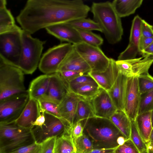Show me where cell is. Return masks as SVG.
I'll list each match as a JSON object with an SVG mask.
<instances>
[{
	"instance_id": "cell-1",
	"label": "cell",
	"mask_w": 153,
	"mask_h": 153,
	"mask_svg": "<svg viewBox=\"0 0 153 153\" xmlns=\"http://www.w3.org/2000/svg\"><path fill=\"white\" fill-rule=\"evenodd\" d=\"M90 10L81 0H28L16 19L31 35L54 25L86 18Z\"/></svg>"
},
{
	"instance_id": "cell-2",
	"label": "cell",
	"mask_w": 153,
	"mask_h": 153,
	"mask_svg": "<svg viewBox=\"0 0 153 153\" xmlns=\"http://www.w3.org/2000/svg\"><path fill=\"white\" fill-rule=\"evenodd\" d=\"M83 133L94 149H115L127 140L109 119L94 116L82 120Z\"/></svg>"
},
{
	"instance_id": "cell-3",
	"label": "cell",
	"mask_w": 153,
	"mask_h": 153,
	"mask_svg": "<svg viewBox=\"0 0 153 153\" xmlns=\"http://www.w3.org/2000/svg\"><path fill=\"white\" fill-rule=\"evenodd\" d=\"M91 10L94 21L100 27L108 42L114 44L121 39L123 29L121 18L109 1L92 3Z\"/></svg>"
},
{
	"instance_id": "cell-4",
	"label": "cell",
	"mask_w": 153,
	"mask_h": 153,
	"mask_svg": "<svg viewBox=\"0 0 153 153\" xmlns=\"http://www.w3.org/2000/svg\"><path fill=\"white\" fill-rule=\"evenodd\" d=\"M35 142L31 129L22 127L15 122L0 123V153H10Z\"/></svg>"
},
{
	"instance_id": "cell-5",
	"label": "cell",
	"mask_w": 153,
	"mask_h": 153,
	"mask_svg": "<svg viewBox=\"0 0 153 153\" xmlns=\"http://www.w3.org/2000/svg\"><path fill=\"white\" fill-rule=\"evenodd\" d=\"M31 35L22 30V50L18 68L26 74H32L38 67L46 43Z\"/></svg>"
},
{
	"instance_id": "cell-6",
	"label": "cell",
	"mask_w": 153,
	"mask_h": 153,
	"mask_svg": "<svg viewBox=\"0 0 153 153\" xmlns=\"http://www.w3.org/2000/svg\"><path fill=\"white\" fill-rule=\"evenodd\" d=\"M24 74L18 67L0 62V101L27 91Z\"/></svg>"
},
{
	"instance_id": "cell-7",
	"label": "cell",
	"mask_w": 153,
	"mask_h": 153,
	"mask_svg": "<svg viewBox=\"0 0 153 153\" xmlns=\"http://www.w3.org/2000/svg\"><path fill=\"white\" fill-rule=\"evenodd\" d=\"M22 30L0 34V62L18 67L22 50Z\"/></svg>"
},
{
	"instance_id": "cell-8",
	"label": "cell",
	"mask_w": 153,
	"mask_h": 153,
	"mask_svg": "<svg viewBox=\"0 0 153 153\" xmlns=\"http://www.w3.org/2000/svg\"><path fill=\"white\" fill-rule=\"evenodd\" d=\"M45 115L44 124L40 127L33 126L31 129L36 142L41 143L49 138L56 137L57 138L67 134L71 135V126L68 122L46 112Z\"/></svg>"
},
{
	"instance_id": "cell-9",
	"label": "cell",
	"mask_w": 153,
	"mask_h": 153,
	"mask_svg": "<svg viewBox=\"0 0 153 153\" xmlns=\"http://www.w3.org/2000/svg\"><path fill=\"white\" fill-rule=\"evenodd\" d=\"M73 47V44L67 42L48 49L41 57L38 66L39 70L47 74L57 72L60 65Z\"/></svg>"
},
{
	"instance_id": "cell-10",
	"label": "cell",
	"mask_w": 153,
	"mask_h": 153,
	"mask_svg": "<svg viewBox=\"0 0 153 153\" xmlns=\"http://www.w3.org/2000/svg\"><path fill=\"white\" fill-rule=\"evenodd\" d=\"M73 45L89 66L91 71L102 72L108 68L110 58L105 55L100 47L88 45L83 42Z\"/></svg>"
},
{
	"instance_id": "cell-11",
	"label": "cell",
	"mask_w": 153,
	"mask_h": 153,
	"mask_svg": "<svg viewBox=\"0 0 153 153\" xmlns=\"http://www.w3.org/2000/svg\"><path fill=\"white\" fill-rule=\"evenodd\" d=\"M29 99L27 91L0 101V123L15 122Z\"/></svg>"
},
{
	"instance_id": "cell-12",
	"label": "cell",
	"mask_w": 153,
	"mask_h": 153,
	"mask_svg": "<svg viewBox=\"0 0 153 153\" xmlns=\"http://www.w3.org/2000/svg\"><path fill=\"white\" fill-rule=\"evenodd\" d=\"M153 63V56L144 55L142 56L125 60L116 61L119 73L127 78L138 77L149 73V70Z\"/></svg>"
},
{
	"instance_id": "cell-13",
	"label": "cell",
	"mask_w": 153,
	"mask_h": 153,
	"mask_svg": "<svg viewBox=\"0 0 153 153\" xmlns=\"http://www.w3.org/2000/svg\"><path fill=\"white\" fill-rule=\"evenodd\" d=\"M140 95L137 77L128 78L124 111L130 121L135 120L138 115Z\"/></svg>"
},
{
	"instance_id": "cell-14",
	"label": "cell",
	"mask_w": 153,
	"mask_h": 153,
	"mask_svg": "<svg viewBox=\"0 0 153 153\" xmlns=\"http://www.w3.org/2000/svg\"><path fill=\"white\" fill-rule=\"evenodd\" d=\"M90 101L95 116L109 119L117 110L108 91L101 88Z\"/></svg>"
},
{
	"instance_id": "cell-15",
	"label": "cell",
	"mask_w": 153,
	"mask_h": 153,
	"mask_svg": "<svg viewBox=\"0 0 153 153\" xmlns=\"http://www.w3.org/2000/svg\"><path fill=\"white\" fill-rule=\"evenodd\" d=\"M142 19L138 16L133 19L131 27L128 45L118 57V60H125L136 58L139 53V45L141 36V27Z\"/></svg>"
},
{
	"instance_id": "cell-16",
	"label": "cell",
	"mask_w": 153,
	"mask_h": 153,
	"mask_svg": "<svg viewBox=\"0 0 153 153\" xmlns=\"http://www.w3.org/2000/svg\"><path fill=\"white\" fill-rule=\"evenodd\" d=\"M69 92L68 83L56 72L50 74L47 91L40 100L50 101L59 105Z\"/></svg>"
},
{
	"instance_id": "cell-17",
	"label": "cell",
	"mask_w": 153,
	"mask_h": 153,
	"mask_svg": "<svg viewBox=\"0 0 153 153\" xmlns=\"http://www.w3.org/2000/svg\"><path fill=\"white\" fill-rule=\"evenodd\" d=\"M49 34L61 41L73 45L82 42L76 29L67 23L54 25L45 28Z\"/></svg>"
},
{
	"instance_id": "cell-18",
	"label": "cell",
	"mask_w": 153,
	"mask_h": 153,
	"mask_svg": "<svg viewBox=\"0 0 153 153\" xmlns=\"http://www.w3.org/2000/svg\"><path fill=\"white\" fill-rule=\"evenodd\" d=\"M119 74L116 60L112 58H110L109 65L104 71L100 72L91 71L88 73L100 88L107 91L114 85Z\"/></svg>"
},
{
	"instance_id": "cell-19",
	"label": "cell",
	"mask_w": 153,
	"mask_h": 153,
	"mask_svg": "<svg viewBox=\"0 0 153 153\" xmlns=\"http://www.w3.org/2000/svg\"><path fill=\"white\" fill-rule=\"evenodd\" d=\"M68 70L79 71L86 74H88L91 71L90 67L76 51L74 45L60 65L58 72Z\"/></svg>"
},
{
	"instance_id": "cell-20",
	"label": "cell",
	"mask_w": 153,
	"mask_h": 153,
	"mask_svg": "<svg viewBox=\"0 0 153 153\" xmlns=\"http://www.w3.org/2000/svg\"><path fill=\"white\" fill-rule=\"evenodd\" d=\"M41 112L38 100L29 98L21 114L15 122L22 127L31 129L33 127V123Z\"/></svg>"
},
{
	"instance_id": "cell-21",
	"label": "cell",
	"mask_w": 153,
	"mask_h": 153,
	"mask_svg": "<svg viewBox=\"0 0 153 153\" xmlns=\"http://www.w3.org/2000/svg\"><path fill=\"white\" fill-rule=\"evenodd\" d=\"M128 78L119 73L114 85L108 91L117 110L124 111Z\"/></svg>"
},
{
	"instance_id": "cell-22",
	"label": "cell",
	"mask_w": 153,
	"mask_h": 153,
	"mask_svg": "<svg viewBox=\"0 0 153 153\" xmlns=\"http://www.w3.org/2000/svg\"><path fill=\"white\" fill-rule=\"evenodd\" d=\"M80 99L75 94L70 91L59 104L61 118L68 122L71 127L74 123L77 106Z\"/></svg>"
},
{
	"instance_id": "cell-23",
	"label": "cell",
	"mask_w": 153,
	"mask_h": 153,
	"mask_svg": "<svg viewBox=\"0 0 153 153\" xmlns=\"http://www.w3.org/2000/svg\"><path fill=\"white\" fill-rule=\"evenodd\" d=\"M50 74L40 75L33 79L28 90L29 98L38 100L46 94L48 88Z\"/></svg>"
},
{
	"instance_id": "cell-24",
	"label": "cell",
	"mask_w": 153,
	"mask_h": 153,
	"mask_svg": "<svg viewBox=\"0 0 153 153\" xmlns=\"http://www.w3.org/2000/svg\"><path fill=\"white\" fill-rule=\"evenodd\" d=\"M143 0H115L111 2L118 16L121 18L134 13L141 5Z\"/></svg>"
},
{
	"instance_id": "cell-25",
	"label": "cell",
	"mask_w": 153,
	"mask_h": 153,
	"mask_svg": "<svg viewBox=\"0 0 153 153\" xmlns=\"http://www.w3.org/2000/svg\"><path fill=\"white\" fill-rule=\"evenodd\" d=\"M151 114V111H149L138 115L134 120L137 130L146 143L149 142L153 128Z\"/></svg>"
},
{
	"instance_id": "cell-26",
	"label": "cell",
	"mask_w": 153,
	"mask_h": 153,
	"mask_svg": "<svg viewBox=\"0 0 153 153\" xmlns=\"http://www.w3.org/2000/svg\"><path fill=\"white\" fill-rule=\"evenodd\" d=\"M109 119L127 140L130 138L131 121L124 111L117 110Z\"/></svg>"
},
{
	"instance_id": "cell-27",
	"label": "cell",
	"mask_w": 153,
	"mask_h": 153,
	"mask_svg": "<svg viewBox=\"0 0 153 153\" xmlns=\"http://www.w3.org/2000/svg\"><path fill=\"white\" fill-rule=\"evenodd\" d=\"M14 19L6 5L0 7V34L20 30Z\"/></svg>"
},
{
	"instance_id": "cell-28",
	"label": "cell",
	"mask_w": 153,
	"mask_h": 153,
	"mask_svg": "<svg viewBox=\"0 0 153 153\" xmlns=\"http://www.w3.org/2000/svg\"><path fill=\"white\" fill-rule=\"evenodd\" d=\"M94 116L90 100L80 97L77 106L74 124L79 121Z\"/></svg>"
},
{
	"instance_id": "cell-29",
	"label": "cell",
	"mask_w": 153,
	"mask_h": 153,
	"mask_svg": "<svg viewBox=\"0 0 153 153\" xmlns=\"http://www.w3.org/2000/svg\"><path fill=\"white\" fill-rule=\"evenodd\" d=\"M75 152L74 143L71 135H64L56 139L54 153H73Z\"/></svg>"
},
{
	"instance_id": "cell-30",
	"label": "cell",
	"mask_w": 153,
	"mask_h": 153,
	"mask_svg": "<svg viewBox=\"0 0 153 153\" xmlns=\"http://www.w3.org/2000/svg\"><path fill=\"white\" fill-rule=\"evenodd\" d=\"M67 23L76 29L91 31L95 30L101 32L98 24L94 20L89 18H80Z\"/></svg>"
},
{
	"instance_id": "cell-31",
	"label": "cell",
	"mask_w": 153,
	"mask_h": 153,
	"mask_svg": "<svg viewBox=\"0 0 153 153\" xmlns=\"http://www.w3.org/2000/svg\"><path fill=\"white\" fill-rule=\"evenodd\" d=\"M76 29L83 42L88 45L99 47L102 44L103 40L99 35L94 33L91 31Z\"/></svg>"
},
{
	"instance_id": "cell-32",
	"label": "cell",
	"mask_w": 153,
	"mask_h": 153,
	"mask_svg": "<svg viewBox=\"0 0 153 153\" xmlns=\"http://www.w3.org/2000/svg\"><path fill=\"white\" fill-rule=\"evenodd\" d=\"M100 88L97 85L88 84L80 87L72 92L80 98L90 100L99 92Z\"/></svg>"
},
{
	"instance_id": "cell-33",
	"label": "cell",
	"mask_w": 153,
	"mask_h": 153,
	"mask_svg": "<svg viewBox=\"0 0 153 153\" xmlns=\"http://www.w3.org/2000/svg\"><path fill=\"white\" fill-rule=\"evenodd\" d=\"M153 109V90L141 94L138 115L151 111Z\"/></svg>"
},
{
	"instance_id": "cell-34",
	"label": "cell",
	"mask_w": 153,
	"mask_h": 153,
	"mask_svg": "<svg viewBox=\"0 0 153 153\" xmlns=\"http://www.w3.org/2000/svg\"><path fill=\"white\" fill-rule=\"evenodd\" d=\"M131 121L130 139L137 147L140 152L147 149L146 144L144 141L137 128L134 120Z\"/></svg>"
},
{
	"instance_id": "cell-35",
	"label": "cell",
	"mask_w": 153,
	"mask_h": 153,
	"mask_svg": "<svg viewBox=\"0 0 153 153\" xmlns=\"http://www.w3.org/2000/svg\"><path fill=\"white\" fill-rule=\"evenodd\" d=\"M76 153H88L94 149L93 143L86 135H83L74 141Z\"/></svg>"
},
{
	"instance_id": "cell-36",
	"label": "cell",
	"mask_w": 153,
	"mask_h": 153,
	"mask_svg": "<svg viewBox=\"0 0 153 153\" xmlns=\"http://www.w3.org/2000/svg\"><path fill=\"white\" fill-rule=\"evenodd\" d=\"M88 84L98 85L88 74L79 76L68 83L70 91L71 92H74L80 87Z\"/></svg>"
},
{
	"instance_id": "cell-37",
	"label": "cell",
	"mask_w": 153,
	"mask_h": 153,
	"mask_svg": "<svg viewBox=\"0 0 153 153\" xmlns=\"http://www.w3.org/2000/svg\"><path fill=\"white\" fill-rule=\"evenodd\" d=\"M38 101L41 111L61 118L59 104L50 101L43 99L39 100Z\"/></svg>"
},
{
	"instance_id": "cell-38",
	"label": "cell",
	"mask_w": 153,
	"mask_h": 153,
	"mask_svg": "<svg viewBox=\"0 0 153 153\" xmlns=\"http://www.w3.org/2000/svg\"><path fill=\"white\" fill-rule=\"evenodd\" d=\"M139 91L141 94L153 90V77L149 73L137 77Z\"/></svg>"
},
{
	"instance_id": "cell-39",
	"label": "cell",
	"mask_w": 153,
	"mask_h": 153,
	"mask_svg": "<svg viewBox=\"0 0 153 153\" xmlns=\"http://www.w3.org/2000/svg\"><path fill=\"white\" fill-rule=\"evenodd\" d=\"M140 152L133 142L129 138L115 149L114 153H139Z\"/></svg>"
},
{
	"instance_id": "cell-40",
	"label": "cell",
	"mask_w": 153,
	"mask_h": 153,
	"mask_svg": "<svg viewBox=\"0 0 153 153\" xmlns=\"http://www.w3.org/2000/svg\"><path fill=\"white\" fill-rule=\"evenodd\" d=\"M42 144L36 142L26 146L12 152L10 153H39Z\"/></svg>"
},
{
	"instance_id": "cell-41",
	"label": "cell",
	"mask_w": 153,
	"mask_h": 153,
	"mask_svg": "<svg viewBox=\"0 0 153 153\" xmlns=\"http://www.w3.org/2000/svg\"><path fill=\"white\" fill-rule=\"evenodd\" d=\"M56 137L49 138L43 142L39 153H54Z\"/></svg>"
},
{
	"instance_id": "cell-42",
	"label": "cell",
	"mask_w": 153,
	"mask_h": 153,
	"mask_svg": "<svg viewBox=\"0 0 153 153\" xmlns=\"http://www.w3.org/2000/svg\"><path fill=\"white\" fill-rule=\"evenodd\" d=\"M82 120L76 123L71 127V136L74 142L78 138L83 135V125Z\"/></svg>"
},
{
	"instance_id": "cell-43",
	"label": "cell",
	"mask_w": 153,
	"mask_h": 153,
	"mask_svg": "<svg viewBox=\"0 0 153 153\" xmlns=\"http://www.w3.org/2000/svg\"><path fill=\"white\" fill-rule=\"evenodd\" d=\"M61 77L68 83L77 77L86 74L79 71H64L57 72Z\"/></svg>"
},
{
	"instance_id": "cell-44",
	"label": "cell",
	"mask_w": 153,
	"mask_h": 153,
	"mask_svg": "<svg viewBox=\"0 0 153 153\" xmlns=\"http://www.w3.org/2000/svg\"><path fill=\"white\" fill-rule=\"evenodd\" d=\"M141 31L142 36L146 37H153V32L151 29V25L143 19L142 20Z\"/></svg>"
},
{
	"instance_id": "cell-45",
	"label": "cell",
	"mask_w": 153,
	"mask_h": 153,
	"mask_svg": "<svg viewBox=\"0 0 153 153\" xmlns=\"http://www.w3.org/2000/svg\"><path fill=\"white\" fill-rule=\"evenodd\" d=\"M153 41V37H146L141 36L139 45V51L140 53L147 48Z\"/></svg>"
},
{
	"instance_id": "cell-46",
	"label": "cell",
	"mask_w": 153,
	"mask_h": 153,
	"mask_svg": "<svg viewBox=\"0 0 153 153\" xmlns=\"http://www.w3.org/2000/svg\"><path fill=\"white\" fill-rule=\"evenodd\" d=\"M41 111L40 114L33 123V126H35L40 127L45 123V112Z\"/></svg>"
},
{
	"instance_id": "cell-47",
	"label": "cell",
	"mask_w": 153,
	"mask_h": 153,
	"mask_svg": "<svg viewBox=\"0 0 153 153\" xmlns=\"http://www.w3.org/2000/svg\"><path fill=\"white\" fill-rule=\"evenodd\" d=\"M115 149H94L88 153H114Z\"/></svg>"
},
{
	"instance_id": "cell-48",
	"label": "cell",
	"mask_w": 153,
	"mask_h": 153,
	"mask_svg": "<svg viewBox=\"0 0 153 153\" xmlns=\"http://www.w3.org/2000/svg\"><path fill=\"white\" fill-rule=\"evenodd\" d=\"M142 55H151L153 56V41L151 44L141 53Z\"/></svg>"
},
{
	"instance_id": "cell-49",
	"label": "cell",
	"mask_w": 153,
	"mask_h": 153,
	"mask_svg": "<svg viewBox=\"0 0 153 153\" xmlns=\"http://www.w3.org/2000/svg\"><path fill=\"white\" fill-rule=\"evenodd\" d=\"M153 142V128L152 129L150 135L149 142Z\"/></svg>"
},
{
	"instance_id": "cell-50",
	"label": "cell",
	"mask_w": 153,
	"mask_h": 153,
	"mask_svg": "<svg viewBox=\"0 0 153 153\" xmlns=\"http://www.w3.org/2000/svg\"><path fill=\"white\" fill-rule=\"evenodd\" d=\"M148 153H153V149L147 143H146Z\"/></svg>"
},
{
	"instance_id": "cell-51",
	"label": "cell",
	"mask_w": 153,
	"mask_h": 153,
	"mask_svg": "<svg viewBox=\"0 0 153 153\" xmlns=\"http://www.w3.org/2000/svg\"><path fill=\"white\" fill-rule=\"evenodd\" d=\"M151 116L152 126V128H153V109L151 111Z\"/></svg>"
},
{
	"instance_id": "cell-52",
	"label": "cell",
	"mask_w": 153,
	"mask_h": 153,
	"mask_svg": "<svg viewBox=\"0 0 153 153\" xmlns=\"http://www.w3.org/2000/svg\"><path fill=\"white\" fill-rule=\"evenodd\" d=\"M153 149V142H149L147 143Z\"/></svg>"
},
{
	"instance_id": "cell-53",
	"label": "cell",
	"mask_w": 153,
	"mask_h": 153,
	"mask_svg": "<svg viewBox=\"0 0 153 153\" xmlns=\"http://www.w3.org/2000/svg\"><path fill=\"white\" fill-rule=\"evenodd\" d=\"M139 153H148V150L147 149V150L143 151L141 152H140Z\"/></svg>"
},
{
	"instance_id": "cell-54",
	"label": "cell",
	"mask_w": 153,
	"mask_h": 153,
	"mask_svg": "<svg viewBox=\"0 0 153 153\" xmlns=\"http://www.w3.org/2000/svg\"><path fill=\"white\" fill-rule=\"evenodd\" d=\"M151 27L152 31L153 32V26L151 25Z\"/></svg>"
},
{
	"instance_id": "cell-55",
	"label": "cell",
	"mask_w": 153,
	"mask_h": 153,
	"mask_svg": "<svg viewBox=\"0 0 153 153\" xmlns=\"http://www.w3.org/2000/svg\"><path fill=\"white\" fill-rule=\"evenodd\" d=\"M73 153H76V152H73Z\"/></svg>"
}]
</instances>
